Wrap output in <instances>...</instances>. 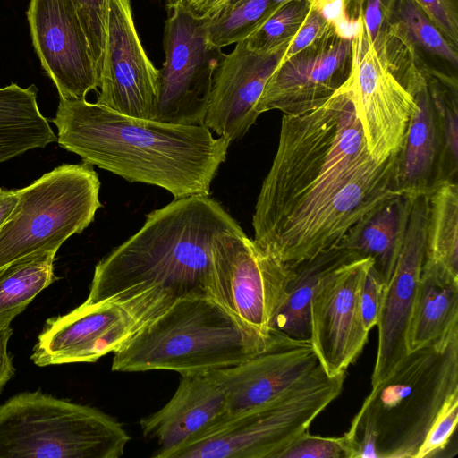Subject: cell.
Here are the masks:
<instances>
[{"label": "cell", "instance_id": "41", "mask_svg": "<svg viewBox=\"0 0 458 458\" xmlns=\"http://www.w3.org/2000/svg\"><path fill=\"white\" fill-rule=\"evenodd\" d=\"M191 11L199 17H208L216 13L227 0H186Z\"/></svg>", "mask_w": 458, "mask_h": 458}, {"label": "cell", "instance_id": "9", "mask_svg": "<svg viewBox=\"0 0 458 458\" xmlns=\"http://www.w3.org/2000/svg\"><path fill=\"white\" fill-rule=\"evenodd\" d=\"M158 98L153 120L202 124L214 72L225 53L207 38V17L196 16L186 0H166Z\"/></svg>", "mask_w": 458, "mask_h": 458}, {"label": "cell", "instance_id": "19", "mask_svg": "<svg viewBox=\"0 0 458 458\" xmlns=\"http://www.w3.org/2000/svg\"><path fill=\"white\" fill-rule=\"evenodd\" d=\"M228 414L225 391L212 371L181 375L172 398L143 417V436L155 440V458H167L174 449L221 421Z\"/></svg>", "mask_w": 458, "mask_h": 458}, {"label": "cell", "instance_id": "17", "mask_svg": "<svg viewBox=\"0 0 458 458\" xmlns=\"http://www.w3.org/2000/svg\"><path fill=\"white\" fill-rule=\"evenodd\" d=\"M289 44L259 52L243 40L225 54L214 72L202 124L231 143L242 139L256 123L257 103Z\"/></svg>", "mask_w": 458, "mask_h": 458}, {"label": "cell", "instance_id": "10", "mask_svg": "<svg viewBox=\"0 0 458 458\" xmlns=\"http://www.w3.org/2000/svg\"><path fill=\"white\" fill-rule=\"evenodd\" d=\"M293 267L259 248L242 229L217 235L212 245L211 296L266 338L284 303Z\"/></svg>", "mask_w": 458, "mask_h": 458}, {"label": "cell", "instance_id": "25", "mask_svg": "<svg viewBox=\"0 0 458 458\" xmlns=\"http://www.w3.org/2000/svg\"><path fill=\"white\" fill-rule=\"evenodd\" d=\"M458 324V277L422 269L409 325V352L426 346Z\"/></svg>", "mask_w": 458, "mask_h": 458}, {"label": "cell", "instance_id": "12", "mask_svg": "<svg viewBox=\"0 0 458 458\" xmlns=\"http://www.w3.org/2000/svg\"><path fill=\"white\" fill-rule=\"evenodd\" d=\"M353 63L352 38L332 28L293 56L282 60L257 103L261 114L310 111L329 98L349 79Z\"/></svg>", "mask_w": 458, "mask_h": 458}, {"label": "cell", "instance_id": "36", "mask_svg": "<svg viewBox=\"0 0 458 458\" xmlns=\"http://www.w3.org/2000/svg\"><path fill=\"white\" fill-rule=\"evenodd\" d=\"M440 30L444 36L458 47V0H412Z\"/></svg>", "mask_w": 458, "mask_h": 458}, {"label": "cell", "instance_id": "2", "mask_svg": "<svg viewBox=\"0 0 458 458\" xmlns=\"http://www.w3.org/2000/svg\"><path fill=\"white\" fill-rule=\"evenodd\" d=\"M239 229L209 195L174 199L96 265L84 303L113 301L138 330L180 300L212 298L213 242Z\"/></svg>", "mask_w": 458, "mask_h": 458}, {"label": "cell", "instance_id": "23", "mask_svg": "<svg viewBox=\"0 0 458 458\" xmlns=\"http://www.w3.org/2000/svg\"><path fill=\"white\" fill-rule=\"evenodd\" d=\"M360 258L356 251L337 246L294 267L287 296L271 321V330L310 341V304L317 287L337 269Z\"/></svg>", "mask_w": 458, "mask_h": 458}, {"label": "cell", "instance_id": "34", "mask_svg": "<svg viewBox=\"0 0 458 458\" xmlns=\"http://www.w3.org/2000/svg\"><path fill=\"white\" fill-rule=\"evenodd\" d=\"M458 422V394L445 405L431 426L415 458L435 457L446 448Z\"/></svg>", "mask_w": 458, "mask_h": 458}, {"label": "cell", "instance_id": "1", "mask_svg": "<svg viewBox=\"0 0 458 458\" xmlns=\"http://www.w3.org/2000/svg\"><path fill=\"white\" fill-rule=\"evenodd\" d=\"M398 152L369 151L350 77L318 106L284 114L252 216L255 244L290 267L337 247L350 230L402 195Z\"/></svg>", "mask_w": 458, "mask_h": 458}, {"label": "cell", "instance_id": "32", "mask_svg": "<svg viewBox=\"0 0 458 458\" xmlns=\"http://www.w3.org/2000/svg\"><path fill=\"white\" fill-rule=\"evenodd\" d=\"M72 3L86 36L99 81L106 49L110 0H72Z\"/></svg>", "mask_w": 458, "mask_h": 458}, {"label": "cell", "instance_id": "26", "mask_svg": "<svg viewBox=\"0 0 458 458\" xmlns=\"http://www.w3.org/2000/svg\"><path fill=\"white\" fill-rule=\"evenodd\" d=\"M423 268L458 277V183L437 181L427 192Z\"/></svg>", "mask_w": 458, "mask_h": 458}, {"label": "cell", "instance_id": "40", "mask_svg": "<svg viewBox=\"0 0 458 458\" xmlns=\"http://www.w3.org/2000/svg\"><path fill=\"white\" fill-rule=\"evenodd\" d=\"M19 200L18 190L0 188V228L7 221Z\"/></svg>", "mask_w": 458, "mask_h": 458}, {"label": "cell", "instance_id": "31", "mask_svg": "<svg viewBox=\"0 0 458 458\" xmlns=\"http://www.w3.org/2000/svg\"><path fill=\"white\" fill-rule=\"evenodd\" d=\"M310 10L308 0H287L280 4L272 14L244 41L255 51H271L291 42Z\"/></svg>", "mask_w": 458, "mask_h": 458}, {"label": "cell", "instance_id": "8", "mask_svg": "<svg viewBox=\"0 0 458 458\" xmlns=\"http://www.w3.org/2000/svg\"><path fill=\"white\" fill-rule=\"evenodd\" d=\"M100 182L88 164H63L19 189V200L0 228V271L27 257L57 251L81 233L102 206Z\"/></svg>", "mask_w": 458, "mask_h": 458}, {"label": "cell", "instance_id": "42", "mask_svg": "<svg viewBox=\"0 0 458 458\" xmlns=\"http://www.w3.org/2000/svg\"><path fill=\"white\" fill-rule=\"evenodd\" d=\"M238 1H240V0H227V1L225 3V4H228V3L238 2ZM221 7H222V6H221ZM221 7H220V8H221Z\"/></svg>", "mask_w": 458, "mask_h": 458}, {"label": "cell", "instance_id": "24", "mask_svg": "<svg viewBox=\"0 0 458 458\" xmlns=\"http://www.w3.org/2000/svg\"><path fill=\"white\" fill-rule=\"evenodd\" d=\"M57 141L37 103V88H0V163Z\"/></svg>", "mask_w": 458, "mask_h": 458}, {"label": "cell", "instance_id": "21", "mask_svg": "<svg viewBox=\"0 0 458 458\" xmlns=\"http://www.w3.org/2000/svg\"><path fill=\"white\" fill-rule=\"evenodd\" d=\"M412 96L411 114L398 151L397 182L402 195L424 194L437 182L441 151L440 136L427 81Z\"/></svg>", "mask_w": 458, "mask_h": 458}, {"label": "cell", "instance_id": "33", "mask_svg": "<svg viewBox=\"0 0 458 458\" xmlns=\"http://www.w3.org/2000/svg\"><path fill=\"white\" fill-rule=\"evenodd\" d=\"M276 458H358V452L345 433L337 437H321L306 430Z\"/></svg>", "mask_w": 458, "mask_h": 458}, {"label": "cell", "instance_id": "30", "mask_svg": "<svg viewBox=\"0 0 458 458\" xmlns=\"http://www.w3.org/2000/svg\"><path fill=\"white\" fill-rule=\"evenodd\" d=\"M397 17L418 50L438 57L455 70L458 47H454L412 0H399Z\"/></svg>", "mask_w": 458, "mask_h": 458}, {"label": "cell", "instance_id": "37", "mask_svg": "<svg viewBox=\"0 0 458 458\" xmlns=\"http://www.w3.org/2000/svg\"><path fill=\"white\" fill-rule=\"evenodd\" d=\"M334 28L318 12L310 6L306 19L291 40L282 60L297 54Z\"/></svg>", "mask_w": 458, "mask_h": 458}, {"label": "cell", "instance_id": "18", "mask_svg": "<svg viewBox=\"0 0 458 458\" xmlns=\"http://www.w3.org/2000/svg\"><path fill=\"white\" fill-rule=\"evenodd\" d=\"M319 366L310 341L278 332L265 351L234 366L211 370L222 384L229 416L262 406L301 382Z\"/></svg>", "mask_w": 458, "mask_h": 458}, {"label": "cell", "instance_id": "38", "mask_svg": "<svg viewBox=\"0 0 458 458\" xmlns=\"http://www.w3.org/2000/svg\"><path fill=\"white\" fill-rule=\"evenodd\" d=\"M310 6L318 12L344 38H352L358 21L348 16L345 0H308Z\"/></svg>", "mask_w": 458, "mask_h": 458}, {"label": "cell", "instance_id": "13", "mask_svg": "<svg viewBox=\"0 0 458 458\" xmlns=\"http://www.w3.org/2000/svg\"><path fill=\"white\" fill-rule=\"evenodd\" d=\"M98 88L97 104L129 116L153 118L158 98V69L142 47L131 0H110Z\"/></svg>", "mask_w": 458, "mask_h": 458}, {"label": "cell", "instance_id": "3", "mask_svg": "<svg viewBox=\"0 0 458 458\" xmlns=\"http://www.w3.org/2000/svg\"><path fill=\"white\" fill-rule=\"evenodd\" d=\"M52 123L58 144L83 163L158 186L174 199L208 196L231 144L204 124L132 117L86 98H60Z\"/></svg>", "mask_w": 458, "mask_h": 458}, {"label": "cell", "instance_id": "6", "mask_svg": "<svg viewBox=\"0 0 458 458\" xmlns=\"http://www.w3.org/2000/svg\"><path fill=\"white\" fill-rule=\"evenodd\" d=\"M130 439L108 414L40 390L0 404V458H119Z\"/></svg>", "mask_w": 458, "mask_h": 458}, {"label": "cell", "instance_id": "11", "mask_svg": "<svg viewBox=\"0 0 458 458\" xmlns=\"http://www.w3.org/2000/svg\"><path fill=\"white\" fill-rule=\"evenodd\" d=\"M372 262L360 258L344 265L325 278L311 298L310 343L328 377L346 372L368 342L360 290Z\"/></svg>", "mask_w": 458, "mask_h": 458}, {"label": "cell", "instance_id": "4", "mask_svg": "<svg viewBox=\"0 0 458 458\" xmlns=\"http://www.w3.org/2000/svg\"><path fill=\"white\" fill-rule=\"evenodd\" d=\"M458 394V324L411 351L371 386L345 433L375 444L377 458H415L446 403Z\"/></svg>", "mask_w": 458, "mask_h": 458}, {"label": "cell", "instance_id": "43", "mask_svg": "<svg viewBox=\"0 0 458 458\" xmlns=\"http://www.w3.org/2000/svg\"><path fill=\"white\" fill-rule=\"evenodd\" d=\"M346 4H348L352 0H345Z\"/></svg>", "mask_w": 458, "mask_h": 458}, {"label": "cell", "instance_id": "7", "mask_svg": "<svg viewBox=\"0 0 458 458\" xmlns=\"http://www.w3.org/2000/svg\"><path fill=\"white\" fill-rule=\"evenodd\" d=\"M346 372L322 366L275 400L229 416L171 452L167 458H276L343 391Z\"/></svg>", "mask_w": 458, "mask_h": 458}, {"label": "cell", "instance_id": "15", "mask_svg": "<svg viewBox=\"0 0 458 458\" xmlns=\"http://www.w3.org/2000/svg\"><path fill=\"white\" fill-rule=\"evenodd\" d=\"M427 216V193L417 195L394 271L384 289L371 386L385 379L410 352L407 335L424 263Z\"/></svg>", "mask_w": 458, "mask_h": 458}, {"label": "cell", "instance_id": "14", "mask_svg": "<svg viewBox=\"0 0 458 458\" xmlns=\"http://www.w3.org/2000/svg\"><path fill=\"white\" fill-rule=\"evenodd\" d=\"M352 47L350 81L356 112L369 153L383 160L399 151L417 104L378 59L360 26L352 37Z\"/></svg>", "mask_w": 458, "mask_h": 458}, {"label": "cell", "instance_id": "35", "mask_svg": "<svg viewBox=\"0 0 458 458\" xmlns=\"http://www.w3.org/2000/svg\"><path fill=\"white\" fill-rule=\"evenodd\" d=\"M385 285L372 262L366 271L360 290L361 317L369 332L377 324Z\"/></svg>", "mask_w": 458, "mask_h": 458}, {"label": "cell", "instance_id": "16", "mask_svg": "<svg viewBox=\"0 0 458 458\" xmlns=\"http://www.w3.org/2000/svg\"><path fill=\"white\" fill-rule=\"evenodd\" d=\"M36 53L62 99H84L98 75L72 0H30L27 11Z\"/></svg>", "mask_w": 458, "mask_h": 458}, {"label": "cell", "instance_id": "5", "mask_svg": "<svg viewBox=\"0 0 458 458\" xmlns=\"http://www.w3.org/2000/svg\"><path fill=\"white\" fill-rule=\"evenodd\" d=\"M266 338L211 297L178 301L138 329L114 353L112 370L208 372L241 363L267 349Z\"/></svg>", "mask_w": 458, "mask_h": 458}, {"label": "cell", "instance_id": "27", "mask_svg": "<svg viewBox=\"0 0 458 458\" xmlns=\"http://www.w3.org/2000/svg\"><path fill=\"white\" fill-rule=\"evenodd\" d=\"M56 252H40L0 271V328L9 327L41 291L57 279L54 274Z\"/></svg>", "mask_w": 458, "mask_h": 458}, {"label": "cell", "instance_id": "29", "mask_svg": "<svg viewBox=\"0 0 458 458\" xmlns=\"http://www.w3.org/2000/svg\"><path fill=\"white\" fill-rule=\"evenodd\" d=\"M280 4L275 0H240L225 4L207 17V38L219 48L243 41Z\"/></svg>", "mask_w": 458, "mask_h": 458}, {"label": "cell", "instance_id": "20", "mask_svg": "<svg viewBox=\"0 0 458 458\" xmlns=\"http://www.w3.org/2000/svg\"><path fill=\"white\" fill-rule=\"evenodd\" d=\"M128 318L129 314L113 301L83 302L71 312L47 321L30 359L39 367L76 362L98 336Z\"/></svg>", "mask_w": 458, "mask_h": 458}, {"label": "cell", "instance_id": "39", "mask_svg": "<svg viewBox=\"0 0 458 458\" xmlns=\"http://www.w3.org/2000/svg\"><path fill=\"white\" fill-rule=\"evenodd\" d=\"M12 335L13 329L10 326L0 328V392L12 378L15 371L13 359L7 350L8 342Z\"/></svg>", "mask_w": 458, "mask_h": 458}, {"label": "cell", "instance_id": "28", "mask_svg": "<svg viewBox=\"0 0 458 458\" xmlns=\"http://www.w3.org/2000/svg\"><path fill=\"white\" fill-rule=\"evenodd\" d=\"M428 93L436 113L441 151L437 181L457 182L458 174V81L456 75L423 63Z\"/></svg>", "mask_w": 458, "mask_h": 458}, {"label": "cell", "instance_id": "22", "mask_svg": "<svg viewBox=\"0 0 458 458\" xmlns=\"http://www.w3.org/2000/svg\"><path fill=\"white\" fill-rule=\"evenodd\" d=\"M413 198L398 195L388 199L356 224L338 245L370 258L386 284L395 266Z\"/></svg>", "mask_w": 458, "mask_h": 458}]
</instances>
